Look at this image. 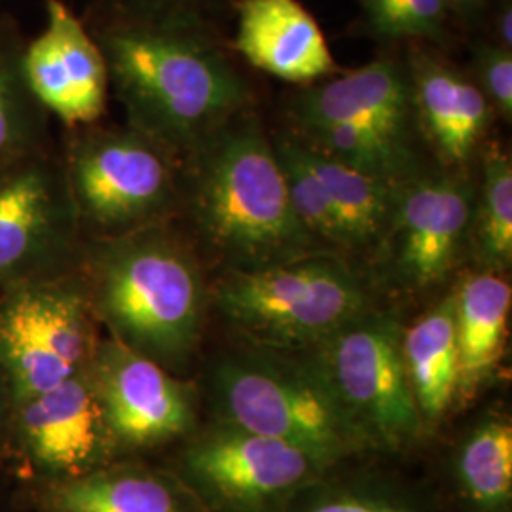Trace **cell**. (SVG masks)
Listing matches in <instances>:
<instances>
[{
  "label": "cell",
  "mask_w": 512,
  "mask_h": 512,
  "mask_svg": "<svg viewBox=\"0 0 512 512\" xmlns=\"http://www.w3.org/2000/svg\"><path fill=\"white\" fill-rule=\"evenodd\" d=\"M99 46L129 128L177 160L198 154L251 99L247 82L228 57L186 27H120Z\"/></svg>",
  "instance_id": "cell-1"
},
{
  "label": "cell",
  "mask_w": 512,
  "mask_h": 512,
  "mask_svg": "<svg viewBox=\"0 0 512 512\" xmlns=\"http://www.w3.org/2000/svg\"><path fill=\"white\" fill-rule=\"evenodd\" d=\"M80 258L95 319L110 338L181 372L202 340L209 293L196 258L164 224L88 239Z\"/></svg>",
  "instance_id": "cell-2"
},
{
  "label": "cell",
  "mask_w": 512,
  "mask_h": 512,
  "mask_svg": "<svg viewBox=\"0 0 512 512\" xmlns=\"http://www.w3.org/2000/svg\"><path fill=\"white\" fill-rule=\"evenodd\" d=\"M190 213L228 270L311 255L319 243L296 217L274 143L256 120H234L194 154Z\"/></svg>",
  "instance_id": "cell-3"
},
{
  "label": "cell",
  "mask_w": 512,
  "mask_h": 512,
  "mask_svg": "<svg viewBox=\"0 0 512 512\" xmlns=\"http://www.w3.org/2000/svg\"><path fill=\"white\" fill-rule=\"evenodd\" d=\"M215 420L291 442L330 463L370 452L311 351L247 348L209 370Z\"/></svg>",
  "instance_id": "cell-4"
},
{
  "label": "cell",
  "mask_w": 512,
  "mask_h": 512,
  "mask_svg": "<svg viewBox=\"0 0 512 512\" xmlns=\"http://www.w3.org/2000/svg\"><path fill=\"white\" fill-rule=\"evenodd\" d=\"M213 302L247 346L310 351L374 308L363 275L329 253L226 270Z\"/></svg>",
  "instance_id": "cell-5"
},
{
  "label": "cell",
  "mask_w": 512,
  "mask_h": 512,
  "mask_svg": "<svg viewBox=\"0 0 512 512\" xmlns=\"http://www.w3.org/2000/svg\"><path fill=\"white\" fill-rule=\"evenodd\" d=\"M71 131L61 162L82 236H124L171 215L181 183L169 150L129 126Z\"/></svg>",
  "instance_id": "cell-6"
},
{
  "label": "cell",
  "mask_w": 512,
  "mask_h": 512,
  "mask_svg": "<svg viewBox=\"0 0 512 512\" xmlns=\"http://www.w3.org/2000/svg\"><path fill=\"white\" fill-rule=\"evenodd\" d=\"M403 325L366 311L310 349L370 452L401 454L425 435L403 361Z\"/></svg>",
  "instance_id": "cell-7"
},
{
  "label": "cell",
  "mask_w": 512,
  "mask_h": 512,
  "mask_svg": "<svg viewBox=\"0 0 512 512\" xmlns=\"http://www.w3.org/2000/svg\"><path fill=\"white\" fill-rule=\"evenodd\" d=\"M336 467L291 442L213 420L186 439L175 475L205 512H283Z\"/></svg>",
  "instance_id": "cell-8"
},
{
  "label": "cell",
  "mask_w": 512,
  "mask_h": 512,
  "mask_svg": "<svg viewBox=\"0 0 512 512\" xmlns=\"http://www.w3.org/2000/svg\"><path fill=\"white\" fill-rule=\"evenodd\" d=\"M99 342L82 279L52 275L2 289L0 372L16 403L90 366Z\"/></svg>",
  "instance_id": "cell-9"
},
{
  "label": "cell",
  "mask_w": 512,
  "mask_h": 512,
  "mask_svg": "<svg viewBox=\"0 0 512 512\" xmlns=\"http://www.w3.org/2000/svg\"><path fill=\"white\" fill-rule=\"evenodd\" d=\"M80 239L61 158L46 147L0 169V291L67 274Z\"/></svg>",
  "instance_id": "cell-10"
},
{
  "label": "cell",
  "mask_w": 512,
  "mask_h": 512,
  "mask_svg": "<svg viewBox=\"0 0 512 512\" xmlns=\"http://www.w3.org/2000/svg\"><path fill=\"white\" fill-rule=\"evenodd\" d=\"M116 450H147L188 439L198 425L194 385L109 338L88 366Z\"/></svg>",
  "instance_id": "cell-11"
},
{
  "label": "cell",
  "mask_w": 512,
  "mask_h": 512,
  "mask_svg": "<svg viewBox=\"0 0 512 512\" xmlns=\"http://www.w3.org/2000/svg\"><path fill=\"white\" fill-rule=\"evenodd\" d=\"M473 188L458 177H416L401 190L380 245L389 274L410 291H427L454 270L471 236Z\"/></svg>",
  "instance_id": "cell-12"
},
{
  "label": "cell",
  "mask_w": 512,
  "mask_h": 512,
  "mask_svg": "<svg viewBox=\"0 0 512 512\" xmlns=\"http://www.w3.org/2000/svg\"><path fill=\"white\" fill-rule=\"evenodd\" d=\"M46 12L44 31L21 54L25 82L40 107L67 128L93 126L109 99L103 50L63 0H48Z\"/></svg>",
  "instance_id": "cell-13"
},
{
  "label": "cell",
  "mask_w": 512,
  "mask_h": 512,
  "mask_svg": "<svg viewBox=\"0 0 512 512\" xmlns=\"http://www.w3.org/2000/svg\"><path fill=\"white\" fill-rule=\"evenodd\" d=\"M18 431L38 469L55 480L86 475L118 452L88 366L18 401Z\"/></svg>",
  "instance_id": "cell-14"
},
{
  "label": "cell",
  "mask_w": 512,
  "mask_h": 512,
  "mask_svg": "<svg viewBox=\"0 0 512 512\" xmlns=\"http://www.w3.org/2000/svg\"><path fill=\"white\" fill-rule=\"evenodd\" d=\"M234 46L253 67L287 82L336 73L327 38L298 0H239Z\"/></svg>",
  "instance_id": "cell-15"
},
{
  "label": "cell",
  "mask_w": 512,
  "mask_h": 512,
  "mask_svg": "<svg viewBox=\"0 0 512 512\" xmlns=\"http://www.w3.org/2000/svg\"><path fill=\"white\" fill-rule=\"evenodd\" d=\"M412 107L408 76L397 63L378 59L300 93L294 101L293 118L296 128L351 122L408 137Z\"/></svg>",
  "instance_id": "cell-16"
},
{
  "label": "cell",
  "mask_w": 512,
  "mask_h": 512,
  "mask_svg": "<svg viewBox=\"0 0 512 512\" xmlns=\"http://www.w3.org/2000/svg\"><path fill=\"white\" fill-rule=\"evenodd\" d=\"M412 99L421 124L448 165L465 164L482 141L492 105L475 80L439 57H412Z\"/></svg>",
  "instance_id": "cell-17"
},
{
  "label": "cell",
  "mask_w": 512,
  "mask_h": 512,
  "mask_svg": "<svg viewBox=\"0 0 512 512\" xmlns=\"http://www.w3.org/2000/svg\"><path fill=\"white\" fill-rule=\"evenodd\" d=\"M44 505L46 512H205L179 476L141 463H107L55 480Z\"/></svg>",
  "instance_id": "cell-18"
},
{
  "label": "cell",
  "mask_w": 512,
  "mask_h": 512,
  "mask_svg": "<svg viewBox=\"0 0 512 512\" xmlns=\"http://www.w3.org/2000/svg\"><path fill=\"white\" fill-rule=\"evenodd\" d=\"M454 296L459 351V404L473 401L494 380L509 334L512 289L503 274L467 275Z\"/></svg>",
  "instance_id": "cell-19"
},
{
  "label": "cell",
  "mask_w": 512,
  "mask_h": 512,
  "mask_svg": "<svg viewBox=\"0 0 512 512\" xmlns=\"http://www.w3.org/2000/svg\"><path fill=\"white\" fill-rule=\"evenodd\" d=\"M403 361L427 433L459 404V351L452 294L403 329Z\"/></svg>",
  "instance_id": "cell-20"
},
{
  "label": "cell",
  "mask_w": 512,
  "mask_h": 512,
  "mask_svg": "<svg viewBox=\"0 0 512 512\" xmlns=\"http://www.w3.org/2000/svg\"><path fill=\"white\" fill-rule=\"evenodd\" d=\"M452 482L467 512H512V423L499 412L476 420L458 440Z\"/></svg>",
  "instance_id": "cell-21"
},
{
  "label": "cell",
  "mask_w": 512,
  "mask_h": 512,
  "mask_svg": "<svg viewBox=\"0 0 512 512\" xmlns=\"http://www.w3.org/2000/svg\"><path fill=\"white\" fill-rule=\"evenodd\" d=\"M302 156L315 177L329 192L330 200L346 220L355 249L380 245L399 202L404 184H393L361 173L319 152L296 135Z\"/></svg>",
  "instance_id": "cell-22"
},
{
  "label": "cell",
  "mask_w": 512,
  "mask_h": 512,
  "mask_svg": "<svg viewBox=\"0 0 512 512\" xmlns=\"http://www.w3.org/2000/svg\"><path fill=\"white\" fill-rule=\"evenodd\" d=\"M298 137L330 158L393 184L418 177V158L404 135L351 122L300 126Z\"/></svg>",
  "instance_id": "cell-23"
},
{
  "label": "cell",
  "mask_w": 512,
  "mask_h": 512,
  "mask_svg": "<svg viewBox=\"0 0 512 512\" xmlns=\"http://www.w3.org/2000/svg\"><path fill=\"white\" fill-rule=\"evenodd\" d=\"M471 234L484 270L505 274L512 264V162L503 148H488L482 158Z\"/></svg>",
  "instance_id": "cell-24"
},
{
  "label": "cell",
  "mask_w": 512,
  "mask_h": 512,
  "mask_svg": "<svg viewBox=\"0 0 512 512\" xmlns=\"http://www.w3.org/2000/svg\"><path fill=\"white\" fill-rule=\"evenodd\" d=\"M332 475L334 471L296 495L283 512H433L420 492L397 480Z\"/></svg>",
  "instance_id": "cell-25"
},
{
  "label": "cell",
  "mask_w": 512,
  "mask_h": 512,
  "mask_svg": "<svg viewBox=\"0 0 512 512\" xmlns=\"http://www.w3.org/2000/svg\"><path fill=\"white\" fill-rule=\"evenodd\" d=\"M274 148L283 167L294 213L311 238L319 245L325 243L334 249H355L346 220L342 219L329 192L304 160L298 139L281 137L275 141Z\"/></svg>",
  "instance_id": "cell-26"
},
{
  "label": "cell",
  "mask_w": 512,
  "mask_h": 512,
  "mask_svg": "<svg viewBox=\"0 0 512 512\" xmlns=\"http://www.w3.org/2000/svg\"><path fill=\"white\" fill-rule=\"evenodd\" d=\"M48 118L25 82L21 55L0 54V169L48 147Z\"/></svg>",
  "instance_id": "cell-27"
},
{
  "label": "cell",
  "mask_w": 512,
  "mask_h": 512,
  "mask_svg": "<svg viewBox=\"0 0 512 512\" xmlns=\"http://www.w3.org/2000/svg\"><path fill=\"white\" fill-rule=\"evenodd\" d=\"M368 25L382 38L446 37L450 16L444 0H359Z\"/></svg>",
  "instance_id": "cell-28"
},
{
  "label": "cell",
  "mask_w": 512,
  "mask_h": 512,
  "mask_svg": "<svg viewBox=\"0 0 512 512\" xmlns=\"http://www.w3.org/2000/svg\"><path fill=\"white\" fill-rule=\"evenodd\" d=\"M476 84L503 118H512V50L497 42H478L473 48Z\"/></svg>",
  "instance_id": "cell-29"
},
{
  "label": "cell",
  "mask_w": 512,
  "mask_h": 512,
  "mask_svg": "<svg viewBox=\"0 0 512 512\" xmlns=\"http://www.w3.org/2000/svg\"><path fill=\"white\" fill-rule=\"evenodd\" d=\"M495 37L497 44L512 50V6L511 0H503L495 12Z\"/></svg>",
  "instance_id": "cell-30"
},
{
  "label": "cell",
  "mask_w": 512,
  "mask_h": 512,
  "mask_svg": "<svg viewBox=\"0 0 512 512\" xmlns=\"http://www.w3.org/2000/svg\"><path fill=\"white\" fill-rule=\"evenodd\" d=\"M486 0H444V4L448 6L450 14L456 16H476Z\"/></svg>",
  "instance_id": "cell-31"
},
{
  "label": "cell",
  "mask_w": 512,
  "mask_h": 512,
  "mask_svg": "<svg viewBox=\"0 0 512 512\" xmlns=\"http://www.w3.org/2000/svg\"><path fill=\"white\" fill-rule=\"evenodd\" d=\"M156 6H167V8H194V6H202L205 2L211 0H148Z\"/></svg>",
  "instance_id": "cell-32"
}]
</instances>
